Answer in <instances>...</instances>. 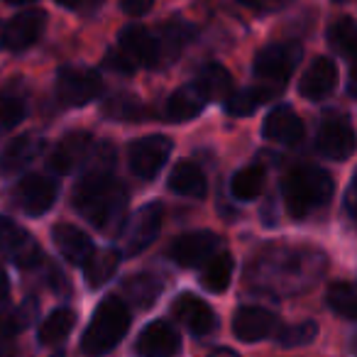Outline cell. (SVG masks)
Returning a JSON list of instances; mask_svg holds the SVG:
<instances>
[{
    "label": "cell",
    "mask_w": 357,
    "mask_h": 357,
    "mask_svg": "<svg viewBox=\"0 0 357 357\" xmlns=\"http://www.w3.org/2000/svg\"><path fill=\"white\" fill-rule=\"evenodd\" d=\"M52 240H54L61 257H64L66 262L76 264V267H84L86 259L93 255V243H91V238L84 233V230L76 228V225H71V223L54 225Z\"/></svg>",
    "instance_id": "obj_19"
},
{
    "label": "cell",
    "mask_w": 357,
    "mask_h": 357,
    "mask_svg": "<svg viewBox=\"0 0 357 357\" xmlns=\"http://www.w3.org/2000/svg\"><path fill=\"white\" fill-rule=\"evenodd\" d=\"M52 357H64V352H54V355H52Z\"/></svg>",
    "instance_id": "obj_44"
},
{
    "label": "cell",
    "mask_w": 357,
    "mask_h": 357,
    "mask_svg": "<svg viewBox=\"0 0 357 357\" xmlns=\"http://www.w3.org/2000/svg\"><path fill=\"white\" fill-rule=\"evenodd\" d=\"M0 132H3V130H0Z\"/></svg>",
    "instance_id": "obj_46"
},
{
    "label": "cell",
    "mask_w": 357,
    "mask_h": 357,
    "mask_svg": "<svg viewBox=\"0 0 357 357\" xmlns=\"http://www.w3.org/2000/svg\"><path fill=\"white\" fill-rule=\"evenodd\" d=\"M220 248V238L211 230H194V233L178 235L169 245L167 255L178 267H199L206 264Z\"/></svg>",
    "instance_id": "obj_9"
},
{
    "label": "cell",
    "mask_w": 357,
    "mask_h": 357,
    "mask_svg": "<svg viewBox=\"0 0 357 357\" xmlns=\"http://www.w3.org/2000/svg\"><path fill=\"white\" fill-rule=\"evenodd\" d=\"M337 86V66L328 56H318L298 81V93L308 100H323L335 91Z\"/></svg>",
    "instance_id": "obj_16"
},
{
    "label": "cell",
    "mask_w": 357,
    "mask_h": 357,
    "mask_svg": "<svg viewBox=\"0 0 357 357\" xmlns=\"http://www.w3.org/2000/svg\"><path fill=\"white\" fill-rule=\"evenodd\" d=\"M108 64L118 71H125V74L139 69V66H144V69L159 66L162 52H159L157 32L142 25L125 27L118 37V47L108 54Z\"/></svg>",
    "instance_id": "obj_4"
},
{
    "label": "cell",
    "mask_w": 357,
    "mask_h": 357,
    "mask_svg": "<svg viewBox=\"0 0 357 357\" xmlns=\"http://www.w3.org/2000/svg\"><path fill=\"white\" fill-rule=\"evenodd\" d=\"M316 149L328 159H347L355 152V130L345 115H331L321 123Z\"/></svg>",
    "instance_id": "obj_12"
},
{
    "label": "cell",
    "mask_w": 357,
    "mask_h": 357,
    "mask_svg": "<svg viewBox=\"0 0 357 357\" xmlns=\"http://www.w3.org/2000/svg\"><path fill=\"white\" fill-rule=\"evenodd\" d=\"M120 264V252L118 250H103V252H96L86 259V282L91 289H100L103 284H108L115 277Z\"/></svg>",
    "instance_id": "obj_26"
},
{
    "label": "cell",
    "mask_w": 357,
    "mask_h": 357,
    "mask_svg": "<svg viewBox=\"0 0 357 357\" xmlns=\"http://www.w3.org/2000/svg\"><path fill=\"white\" fill-rule=\"evenodd\" d=\"M264 189V172L259 167L240 169L230 181V191L238 201H255Z\"/></svg>",
    "instance_id": "obj_30"
},
{
    "label": "cell",
    "mask_w": 357,
    "mask_h": 357,
    "mask_svg": "<svg viewBox=\"0 0 357 357\" xmlns=\"http://www.w3.org/2000/svg\"><path fill=\"white\" fill-rule=\"evenodd\" d=\"M172 154V139L164 135H147L130 144L128 162L139 178H154Z\"/></svg>",
    "instance_id": "obj_8"
},
{
    "label": "cell",
    "mask_w": 357,
    "mask_h": 357,
    "mask_svg": "<svg viewBox=\"0 0 357 357\" xmlns=\"http://www.w3.org/2000/svg\"><path fill=\"white\" fill-rule=\"evenodd\" d=\"M169 189L186 199H204L206 196V174L194 162H178L169 174Z\"/></svg>",
    "instance_id": "obj_24"
},
{
    "label": "cell",
    "mask_w": 357,
    "mask_h": 357,
    "mask_svg": "<svg viewBox=\"0 0 357 357\" xmlns=\"http://www.w3.org/2000/svg\"><path fill=\"white\" fill-rule=\"evenodd\" d=\"M208 357H240V355H238V352H233V350H228V347H220V350L211 352Z\"/></svg>",
    "instance_id": "obj_41"
},
{
    "label": "cell",
    "mask_w": 357,
    "mask_h": 357,
    "mask_svg": "<svg viewBox=\"0 0 357 357\" xmlns=\"http://www.w3.org/2000/svg\"><path fill=\"white\" fill-rule=\"evenodd\" d=\"M103 91L98 71L84 69V66H64L56 74V98L61 105L81 108V105L96 100Z\"/></svg>",
    "instance_id": "obj_7"
},
{
    "label": "cell",
    "mask_w": 357,
    "mask_h": 357,
    "mask_svg": "<svg viewBox=\"0 0 357 357\" xmlns=\"http://www.w3.org/2000/svg\"><path fill=\"white\" fill-rule=\"evenodd\" d=\"M45 137L40 135H20L6 147L3 157H0V172L3 174H15L20 169H25L27 164H32L45 149Z\"/></svg>",
    "instance_id": "obj_21"
},
{
    "label": "cell",
    "mask_w": 357,
    "mask_h": 357,
    "mask_svg": "<svg viewBox=\"0 0 357 357\" xmlns=\"http://www.w3.org/2000/svg\"><path fill=\"white\" fill-rule=\"evenodd\" d=\"M76 323V313L69 311V308H56L50 316L42 321L40 326V342L42 345H56L61 342L71 331H74Z\"/></svg>",
    "instance_id": "obj_28"
},
{
    "label": "cell",
    "mask_w": 357,
    "mask_h": 357,
    "mask_svg": "<svg viewBox=\"0 0 357 357\" xmlns=\"http://www.w3.org/2000/svg\"><path fill=\"white\" fill-rule=\"evenodd\" d=\"M326 301L337 316L347 318L352 321L355 318V303H357V296H355V287L350 282H335L328 287V294H326Z\"/></svg>",
    "instance_id": "obj_32"
},
{
    "label": "cell",
    "mask_w": 357,
    "mask_h": 357,
    "mask_svg": "<svg viewBox=\"0 0 357 357\" xmlns=\"http://www.w3.org/2000/svg\"><path fill=\"white\" fill-rule=\"evenodd\" d=\"M0 252L10 257L17 267H35L42 262V250L27 230H22L10 218L0 215Z\"/></svg>",
    "instance_id": "obj_11"
},
{
    "label": "cell",
    "mask_w": 357,
    "mask_h": 357,
    "mask_svg": "<svg viewBox=\"0 0 357 357\" xmlns=\"http://www.w3.org/2000/svg\"><path fill=\"white\" fill-rule=\"evenodd\" d=\"M47 25V13L42 10H22L6 22L3 27V47L10 52H22L40 40Z\"/></svg>",
    "instance_id": "obj_13"
},
{
    "label": "cell",
    "mask_w": 357,
    "mask_h": 357,
    "mask_svg": "<svg viewBox=\"0 0 357 357\" xmlns=\"http://www.w3.org/2000/svg\"><path fill=\"white\" fill-rule=\"evenodd\" d=\"M13 201L27 215H45L56 201V184L42 174H27L13 189Z\"/></svg>",
    "instance_id": "obj_10"
},
{
    "label": "cell",
    "mask_w": 357,
    "mask_h": 357,
    "mask_svg": "<svg viewBox=\"0 0 357 357\" xmlns=\"http://www.w3.org/2000/svg\"><path fill=\"white\" fill-rule=\"evenodd\" d=\"M8 308H10V282L6 272H0V316H6Z\"/></svg>",
    "instance_id": "obj_39"
},
{
    "label": "cell",
    "mask_w": 357,
    "mask_h": 357,
    "mask_svg": "<svg viewBox=\"0 0 357 357\" xmlns=\"http://www.w3.org/2000/svg\"><path fill=\"white\" fill-rule=\"evenodd\" d=\"M262 135L264 139L277 144H298L303 137V120L294 113L291 105H274L272 110L267 113L262 125Z\"/></svg>",
    "instance_id": "obj_15"
},
{
    "label": "cell",
    "mask_w": 357,
    "mask_h": 357,
    "mask_svg": "<svg viewBox=\"0 0 357 357\" xmlns=\"http://www.w3.org/2000/svg\"><path fill=\"white\" fill-rule=\"evenodd\" d=\"M105 113L110 118H123V120H135L142 115V105L135 98H128V96H118V98L108 100L105 103Z\"/></svg>",
    "instance_id": "obj_35"
},
{
    "label": "cell",
    "mask_w": 357,
    "mask_h": 357,
    "mask_svg": "<svg viewBox=\"0 0 357 357\" xmlns=\"http://www.w3.org/2000/svg\"><path fill=\"white\" fill-rule=\"evenodd\" d=\"M233 255L230 252H215L213 257L206 262L204 269V287L213 294H223L230 287V279H233Z\"/></svg>",
    "instance_id": "obj_27"
},
{
    "label": "cell",
    "mask_w": 357,
    "mask_h": 357,
    "mask_svg": "<svg viewBox=\"0 0 357 357\" xmlns=\"http://www.w3.org/2000/svg\"><path fill=\"white\" fill-rule=\"evenodd\" d=\"M277 91H282V89L269 86V84L248 86V89L235 91V93L228 96L225 110H228V115H233V118H248V115L257 113L264 103H269V100L277 96Z\"/></svg>",
    "instance_id": "obj_22"
},
{
    "label": "cell",
    "mask_w": 357,
    "mask_h": 357,
    "mask_svg": "<svg viewBox=\"0 0 357 357\" xmlns=\"http://www.w3.org/2000/svg\"><path fill=\"white\" fill-rule=\"evenodd\" d=\"M84 0H56V6H61V8H69V10H74V8H79Z\"/></svg>",
    "instance_id": "obj_42"
},
{
    "label": "cell",
    "mask_w": 357,
    "mask_h": 357,
    "mask_svg": "<svg viewBox=\"0 0 357 357\" xmlns=\"http://www.w3.org/2000/svg\"><path fill=\"white\" fill-rule=\"evenodd\" d=\"M128 328H130L128 303L118 301V298H105V301L96 308L89 328L84 331L81 350H84L86 355H93V357L105 355V352H110L120 340H123Z\"/></svg>",
    "instance_id": "obj_3"
},
{
    "label": "cell",
    "mask_w": 357,
    "mask_h": 357,
    "mask_svg": "<svg viewBox=\"0 0 357 357\" xmlns=\"http://www.w3.org/2000/svg\"><path fill=\"white\" fill-rule=\"evenodd\" d=\"M27 115V103L25 98L13 93L0 96V130H10L15 125H20Z\"/></svg>",
    "instance_id": "obj_34"
},
{
    "label": "cell",
    "mask_w": 357,
    "mask_h": 357,
    "mask_svg": "<svg viewBox=\"0 0 357 357\" xmlns=\"http://www.w3.org/2000/svg\"><path fill=\"white\" fill-rule=\"evenodd\" d=\"M335 3H347V0H335Z\"/></svg>",
    "instance_id": "obj_45"
},
{
    "label": "cell",
    "mask_w": 357,
    "mask_h": 357,
    "mask_svg": "<svg viewBox=\"0 0 357 357\" xmlns=\"http://www.w3.org/2000/svg\"><path fill=\"white\" fill-rule=\"evenodd\" d=\"M355 181H352L350 186H347V194H345V211L350 218H355Z\"/></svg>",
    "instance_id": "obj_40"
},
{
    "label": "cell",
    "mask_w": 357,
    "mask_h": 357,
    "mask_svg": "<svg viewBox=\"0 0 357 357\" xmlns=\"http://www.w3.org/2000/svg\"><path fill=\"white\" fill-rule=\"evenodd\" d=\"M13 335H15V333L3 323V326H0V357H13V350H15Z\"/></svg>",
    "instance_id": "obj_38"
},
{
    "label": "cell",
    "mask_w": 357,
    "mask_h": 357,
    "mask_svg": "<svg viewBox=\"0 0 357 357\" xmlns=\"http://www.w3.org/2000/svg\"><path fill=\"white\" fill-rule=\"evenodd\" d=\"M13 6H27V3H35V0H8Z\"/></svg>",
    "instance_id": "obj_43"
},
{
    "label": "cell",
    "mask_w": 357,
    "mask_h": 357,
    "mask_svg": "<svg viewBox=\"0 0 357 357\" xmlns=\"http://www.w3.org/2000/svg\"><path fill=\"white\" fill-rule=\"evenodd\" d=\"M333 176L321 167H294L282 181V196L291 218H306L313 211L328 206L333 199Z\"/></svg>",
    "instance_id": "obj_2"
},
{
    "label": "cell",
    "mask_w": 357,
    "mask_h": 357,
    "mask_svg": "<svg viewBox=\"0 0 357 357\" xmlns=\"http://www.w3.org/2000/svg\"><path fill=\"white\" fill-rule=\"evenodd\" d=\"M277 328V316L259 306H243L233 318V333L245 342H257L272 335Z\"/></svg>",
    "instance_id": "obj_20"
},
{
    "label": "cell",
    "mask_w": 357,
    "mask_h": 357,
    "mask_svg": "<svg viewBox=\"0 0 357 357\" xmlns=\"http://www.w3.org/2000/svg\"><path fill=\"white\" fill-rule=\"evenodd\" d=\"M178 350V333L167 321H152L142 328L135 352L139 357H169Z\"/></svg>",
    "instance_id": "obj_18"
},
{
    "label": "cell",
    "mask_w": 357,
    "mask_h": 357,
    "mask_svg": "<svg viewBox=\"0 0 357 357\" xmlns=\"http://www.w3.org/2000/svg\"><path fill=\"white\" fill-rule=\"evenodd\" d=\"M243 6L252 8V10H262V13H272V10H282L287 8L291 0H240Z\"/></svg>",
    "instance_id": "obj_36"
},
{
    "label": "cell",
    "mask_w": 357,
    "mask_h": 357,
    "mask_svg": "<svg viewBox=\"0 0 357 357\" xmlns=\"http://www.w3.org/2000/svg\"><path fill=\"white\" fill-rule=\"evenodd\" d=\"M194 84L201 89V93L206 96V100H218L228 98L230 91H233V76L225 66L220 64H208L199 71V76L194 79Z\"/></svg>",
    "instance_id": "obj_25"
},
{
    "label": "cell",
    "mask_w": 357,
    "mask_h": 357,
    "mask_svg": "<svg viewBox=\"0 0 357 357\" xmlns=\"http://www.w3.org/2000/svg\"><path fill=\"white\" fill-rule=\"evenodd\" d=\"M164 220V208L159 201L142 206L139 211H135L128 220L120 223V250L123 255H137L142 250H147L149 245L157 240L159 230H162Z\"/></svg>",
    "instance_id": "obj_5"
},
{
    "label": "cell",
    "mask_w": 357,
    "mask_h": 357,
    "mask_svg": "<svg viewBox=\"0 0 357 357\" xmlns=\"http://www.w3.org/2000/svg\"><path fill=\"white\" fill-rule=\"evenodd\" d=\"M172 313L176 316V321L181 326L189 328L194 335H208L218 326V318H215L213 308L206 301H201L194 294H181V296L174 298Z\"/></svg>",
    "instance_id": "obj_14"
},
{
    "label": "cell",
    "mask_w": 357,
    "mask_h": 357,
    "mask_svg": "<svg viewBox=\"0 0 357 357\" xmlns=\"http://www.w3.org/2000/svg\"><path fill=\"white\" fill-rule=\"evenodd\" d=\"M318 335V323L316 321H298L294 326H287L279 331V345L282 347H298L313 342Z\"/></svg>",
    "instance_id": "obj_33"
},
{
    "label": "cell",
    "mask_w": 357,
    "mask_h": 357,
    "mask_svg": "<svg viewBox=\"0 0 357 357\" xmlns=\"http://www.w3.org/2000/svg\"><path fill=\"white\" fill-rule=\"evenodd\" d=\"M91 147H93V137L89 132H69L59 139V144L52 152V169L59 174H69L74 169L84 167V162L89 159Z\"/></svg>",
    "instance_id": "obj_17"
},
{
    "label": "cell",
    "mask_w": 357,
    "mask_h": 357,
    "mask_svg": "<svg viewBox=\"0 0 357 357\" xmlns=\"http://www.w3.org/2000/svg\"><path fill=\"white\" fill-rule=\"evenodd\" d=\"M303 56V50L298 42H277V45H269L255 56V76L259 81L269 86H277L282 89L291 74L296 71L298 61Z\"/></svg>",
    "instance_id": "obj_6"
},
{
    "label": "cell",
    "mask_w": 357,
    "mask_h": 357,
    "mask_svg": "<svg viewBox=\"0 0 357 357\" xmlns=\"http://www.w3.org/2000/svg\"><path fill=\"white\" fill-rule=\"evenodd\" d=\"M123 289H125L128 301L147 308L157 301L159 291H162V282H159L157 277H152V274H135V277H130L128 282L123 284Z\"/></svg>",
    "instance_id": "obj_29"
},
{
    "label": "cell",
    "mask_w": 357,
    "mask_h": 357,
    "mask_svg": "<svg viewBox=\"0 0 357 357\" xmlns=\"http://www.w3.org/2000/svg\"><path fill=\"white\" fill-rule=\"evenodd\" d=\"M355 40H357V30H355V20L352 17H340L331 25L328 30V42L337 54L352 59L355 54Z\"/></svg>",
    "instance_id": "obj_31"
},
{
    "label": "cell",
    "mask_w": 357,
    "mask_h": 357,
    "mask_svg": "<svg viewBox=\"0 0 357 357\" xmlns=\"http://www.w3.org/2000/svg\"><path fill=\"white\" fill-rule=\"evenodd\" d=\"M208 105L206 96L201 93L199 86L191 81V84L176 89L167 100V118L174 120V123H184V120H191L201 113V110Z\"/></svg>",
    "instance_id": "obj_23"
},
{
    "label": "cell",
    "mask_w": 357,
    "mask_h": 357,
    "mask_svg": "<svg viewBox=\"0 0 357 357\" xmlns=\"http://www.w3.org/2000/svg\"><path fill=\"white\" fill-rule=\"evenodd\" d=\"M154 6V0H120V8H123L128 15H147L149 10H152Z\"/></svg>",
    "instance_id": "obj_37"
},
{
    "label": "cell",
    "mask_w": 357,
    "mask_h": 357,
    "mask_svg": "<svg viewBox=\"0 0 357 357\" xmlns=\"http://www.w3.org/2000/svg\"><path fill=\"white\" fill-rule=\"evenodd\" d=\"M74 208L98 230H113L123 223L128 191L113 176V169H84L74 189Z\"/></svg>",
    "instance_id": "obj_1"
}]
</instances>
